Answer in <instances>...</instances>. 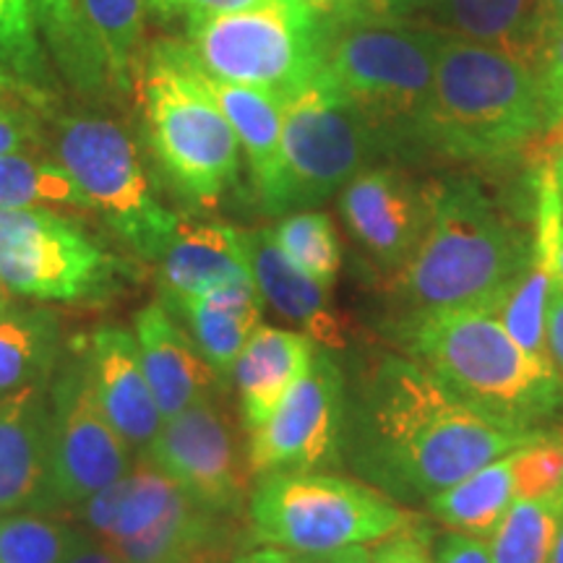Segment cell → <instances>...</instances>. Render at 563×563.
I'll list each match as a JSON object with an SVG mask.
<instances>
[{
    "instance_id": "obj_18",
    "label": "cell",
    "mask_w": 563,
    "mask_h": 563,
    "mask_svg": "<svg viewBox=\"0 0 563 563\" xmlns=\"http://www.w3.org/2000/svg\"><path fill=\"white\" fill-rule=\"evenodd\" d=\"M81 357L104 418L131 452L144 454L165 420L144 376L136 336L121 323H104L89 334Z\"/></svg>"
},
{
    "instance_id": "obj_43",
    "label": "cell",
    "mask_w": 563,
    "mask_h": 563,
    "mask_svg": "<svg viewBox=\"0 0 563 563\" xmlns=\"http://www.w3.org/2000/svg\"><path fill=\"white\" fill-rule=\"evenodd\" d=\"M3 100H19L24 104H32V108H37V104L45 102L47 97L40 95V91H34L32 87H26V84H21L11 70L0 63V104H3Z\"/></svg>"
},
{
    "instance_id": "obj_22",
    "label": "cell",
    "mask_w": 563,
    "mask_h": 563,
    "mask_svg": "<svg viewBox=\"0 0 563 563\" xmlns=\"http://www.w3.org/2000/svg\"><path fill=\"white\" fill-rule=\"evenodd\" d=\"M253 282L264 302L285 319L298 323L302 334L323 350H344L350 342L347 321L329 302V290L302 274L274 243L272 230L243 232Z\"/></svg>"
},
{
    "instance_id": "obj_10",
    "label": "cell",
    "mask_w": 563,
    "mask_h": 563,
    "mask_svg": "<svg viewBox=\"0 0 563 563\" xmlns=\"http://www.w3.org/2000/svg\"><path fill=\"white\" fill-rule=\"evenodd\" d=\"M53 131L55 157L79 183L89 209L136 256L157 262L180 214L159 201L136 139L121 123L91 112L60 115Z\"/></svg>"
},
{
    "instance_id": "obj_51",
    "label": "cell",
    "mask_w": 563,
    "mask_h": 563,
    "mask_svg": "<svg viewBox=\"0 0 563 563\" xmlns=\"http://www.w3.org/2000/svg\"><path fill=\"white\" fill-rule=\"evenodd\" d=\"M9 302H11V292L5 290V287H3V282H0V308H3V306H9Z\"/></svg>"
},
{
    "instance_id": "obj_6",
    "label": "cell",
    "mask_w": 563,
    "mask_h": 563,
    "mask_svg": "<svg viewBox=\"0 0 563 563\" xmlns=\"http://www.w3.org/2000/svg\"><path fill=\"white\" fill-rule=\"evenodd\" d=\"M144 112L152 152L173 186L211 207L241 175V144L209 91L194 79L188 45L162 40L144 70Z\"/></svg>"
},
{
    "instance_id": "obj_33",
    "label": "cell",
    "mask_w": 563,
    "mask_h": 563,
    "mask_svg": "<svg viewBox=\"0 0 563 563\" xmlns=\"http://www.w3.org/2000/svg\"><path fill=\"white\" fill-rule=\"evenodd\" d=\"M84 532L40 511L0 514V563H66Z\"/></svg>"
},
{
    "instance_id": "obj_16",
    "label": "cell",
    "mask_w": 563,
    "mask_h": 563,
    "mask_svg": "<svg viewBox=\"0 0 563 563\" xmlns=\"http://www.w3.org/2000/svg\"><path fill=\"white\" fill-rule=\"evenodd\" d=\"M435 183L399 167H368L342 188L340 211L350 235L382 269L397 274L410 262L433 217Z\"/></svg>"
},
{
    "instance_id": "obj_12",
    "label": "cell",
    "mask_w": 563,
    "mask_h": 563,
    "mask_svg": "<svg viewBox=\"0 0 563 563\" xmlns=\"http://www.w3.org/2000/svg\"><path fill=\"white\" fill-rule=\"evenodd\" d=\"M347 384L332 350L316 347L311 368L262 428L249 433L251 475L321 473L342 462Z\"/></svg>"
},
{
    "instance_id": "obj_15",
    "label": "cell",
    "mask_w": 563,
    "mask_h": 563,
    "mask_svg": "<svg viewBox=\"0 0 563 563\" xmlns=\"http://www.w3.org/2000/svg\"><path fill=\"white\" fill-rule=\"evenodd\" d=\"M559 485H563V431H548L543 439L511 449L428 498L426 506L449 530L488 538L514 504Z\"/></svg>"
},
{
    "instance_id": "obj_14",
    "label": "cell",
    "mask_w": 563,
    "mask_h": 563,
    "mask_svg": "<svg viewBox=\"0 0 563 563\" xmlns=\"http://www.w3.org/2000/svg\"><path fill=\"white\" fill-rule=\"evenodd\" d=\"M51 405L55 506H81L131 473L133 452L97 405L81 352L53 382Z\"/></svg>"
},
{
    "instance_id": "obj_25",
    "label": "cell",
    "mask_w": 563,
    "mask_h": 563,
    "mask_svg": "<svg viewBox=\"0 0 563 563\" xmlns=\"http://www.w3.org/2000/svg\"><path fill=\"white\" fill-rule=\"evenodd\" d=\"M188 58H191L194 79L209 91L217 108L222 110L224 121L230 123L235 133L238 144L245 152L251 165L253 186H256L258 201L269 194L279 170V150H282V112L285 102L277 100L266 91L238 87V84L222 81L217 76L207 74L194 58L191 47H188Z\"/></svg>"
},
{
    "instance_id": "obj_24",
    "label": "cell",
    "mask_w": 563,
    "mask_h": 563,
    "mask_svg": "<svg viewBox=\"0 0 563 563\" xmlns=\"http://www.w3.org/2000/svg\"><path fill=\"white\" fill-rule=\"evenodd\" d=\"M159 302L175 316V321L183 323L203 361L222 378L232 376L245 342L262 327L264 298L253 279L235 282V285L201 295V298Z\"/></svg>"
},
{
    "instance_id": "obj_8",
    "label": "cell",
    "mask_w": 563,
    "mask_h": 563,
    "mask_svg": "<svg viewBox=\"0 0 563 563\" xmlns=\"http://www.w3.org/2000/svg\"><path fill=\"white\" fill-rule=\"evenodd\" d=\"M249 514L258 543L290 553H329L378 543L415 519L382 490L329 473L258 477Z\"/></svg>"
},
{
    "instance_id": "obj_2",
    "label": "cell",
    "mask_w": 563,
    "mask_h": 563,
    "mask_svg": "<svg viewBox=\"0 0 563 563\" xmlns=\"http://www.w3.org/2000/svg\"><path fill=\"white\" fill-rule=\"evenodd\" d=\"M534 230L475 180L435 183L433 217L412 258L394 274L397 332L435 316L496 311L532 256Z\"/></svg>"
},
{
    "instance_id": "obj_20",
    "label": "cell",
    "mask_w": 563,
    "mask_h": 563,
    "mask_svg": "<svg viewBox=\"0 0 563 563\" xmlns=\"http://www.w3.org/2000/svg\"><path fill=\"white\" fill-rule=\"evenodd\" d=\"M133 336L162 420L220 397L224 378L203 361L186 329L162 302L141 308L133 321Z\"/></svg>"
},
{
    "instance_id": "obj_26",
    "label": "cell",
    "mask_w": 563,
    "mask_h": 563,
    "mask_svg": "<svg viewBox=\"0 0 563 563\" xmlns=\"http://www.w3.org/2000/svg\"><path fill=\"white\" fill-rule=\"evenodd\" d=\"M224 519L178 488L150 522L112 548L125 563H201L222 543Z\"/></svg>"
},
{
    "instance_id": "obj_17",
    "label": "cell",
    "mask_w": 563,
    "mask_h": 563,
    "mask_svg": "<svg viewBox=\"0 0 563 563\" xmlns=\"http://www.w3.org/2000/svg\"><path fill=\"white\" fill-rule=\"evenodd\" d=\"M58 511L51 386L0 397V514Z\"/></svg>"
},
{
    "instance_id": "obj_4",
    "label": "cell",
    "mask_w": 563,
    "mask_h": 563,
    "mask_svg": "<svg viewBox=\"0 0 563 563\" xmlns=\"http://www.w3.org/2000/svg\"><path fill=\"white\" fill-rule=\"evenodd\" d=\"M441 37L418 21L327 19L323 70L368 118L384 150H426Z\"/></svg>"
},
{
    "instance_id": "obj_13",
    "label": "cell",
    "mask_w": 563,
    "mask_h": 563,
    "mask_svg": "<svg viewBox=\"0 0 563 563\" xmlns=\"http://www.w3.org/2000/svg\"><path fill=\"white\" fill-rule=\"evenodd\" d=\"M141 460L222 517L241 514L251 498L249 456L222 407V397L162 422Z\"/></svg>"
},
{
    "instance_id": "obj_49",
    "label": "cell",
    "mask_w": 563,
    "mask_h": 563,
    "mask_svg": "<svg viewBox=\"0 0 563 563\" xmlns=\"http://www.w3.org/2000/svg\"><path fill=\"white\" fill-rule=\"evenodd\" d=\"M553 175H555V186H559L561 201H563V150L559 152V157L553 162Z\"/></svg>"
},
{
    "instance_id": "obj_34",
    "label": "cell",
    "mask_w": 563,
    "mask_h": 563,
    "mask_svg": "<svg viewBox=\"0 0 563 563\" xmlns=\"http://www.w3.org/2000/svg\"><path fill=\"white\" fill-rule=\"evenodd\" d=\"M0 63L21 84L47 97L51 63L45 60L32 0H0Z\"/></svg>"
},
{
    "instance_id": "obj_35",
    "label": "cell",
    "mask_w": 563,
    "mask_h": 563,
    "mask_svg": "<svg viewBox=\"0 0 563 563\" xmlns=\"http://www.w3.org/2000/svg\"><path fill=\"white\" fill-rule=\"evenodd\" d=\"M433 527L415 517L412 522L368 548L371 563H433Z\"/></svg>"
},
{
    "instance_id": "obj_27",
    "label": "cell",
    "mask_w": 563,
    "mask_h": 563,
    "mask_svg": "<svg viewBox=\"0 0 563 563\" xmlns=\"http://www.w3.org/2000/svg\"><path fill=\"white\" fill-rule=\"evenodd\" d=\"M60 321L47 308H0V397L47 389L60 365Z\"/></svg>"
},
{
    "instance_id": "obj_30",
    "label": "cell",
    "mask_w": 563,
    "mask_h": 563,
    "mask_svg": "<svg viewBox=\"0 0 563 563\" xmlns=\"http://www.w3.org/2000/svg\"><path fill=\"white\" fill-rule=\"evenodd\" d=\"M81 11L110 89H131L144 26V0H81Z\"/></svg>"
},
{
    "instance_id": "obj_23",
    "label": "cell",
    "mask_w": 563,
    "mask_h": 563,
    "mask_svg": "<svg viewBox=\"0 0 563 563\" xmlns=\"http://www.w3.org/2000/svg\"><path fill=\"white\" fill-rule=\"evenodd\" d=\"M316 347L319 344L308 334L264 323L251 334L232 368L245 433H253L272 418L282 399L311 368Z\"/></svg>"
},
{
    "instance_id": "obj_46",
    "label": "cell",
    "mask_w": 563,
    "mask_h": 563,
    "mask_svg": "<svg viewBox=\"0 0 563 563\" xmlns=\"http://www.w3.org/2000/svg\"><path fill=\"white\" fill-rule=\"evenodd\" d=\"M232 563H295V555L282 548H262V551H251L238 555Z\"/></svg>"
},
{
    "instance_id": "obj_42",
    "label": "cell",
    "mask_w": 563,
    "mask_h": 563,
    "mask_svg": "<svg viewBox=\"0 0 563 563\" xmlns=\"http://www.w3.org/2000/svg\"><path fill=\"white\" fill-rule=\"evenodd\" d=\"M66 563H125L121 555L115 553V548L104 543L97 534L84 532L81 543L74 548V553L68 555Z\"/></svg>"
},
{
    "instance_id": "obj_1",
    "label": "cell",
    "mask_w": 563,
    "mask_h": 563,
    "mask_svg": "<svg viewBox=\"0 0 563 563\" xmlns=\"http://www.w3.org/2000/svg\"><path fill=\"white\" fill-rule=\"evenodd\" d=\"M545 433L481 412L412 357L384 355L347 394L342 462L391 501L426 504Z\"/></svg>"
},
{
    "instance_id": "obj_28",
    "label": "cell",
    "mask_w": 563,
    "mask_h": 563,
    "mask_svg": "<svg viewBox=\"0 0 563 563\" xmlns=\"http://www.w3.org/2000/svg\"><path fill=\"white\" fill-rule=\"evenodd\" d=\"M32 11L63 79L81 95L108 89L102 58L84 24L81 0H32Z\"/></svg>"
},
{
    "instance_id": "obj_31",
    "label": "cell",
    "mask_w": 563,
    "mask_h": 563,
    "mask_svg": "<svg viewBox=\"0 0 563 563\" xmlns=\"http://www.w3.org/2000/svg\"><path fill=\"white\" fill-rule=\"evenodd\" d=\"M89 209L79 183L60 162L19 152L0 157V209Z\"/></svg>"
},
{
    "instance_id": "obj_37",
    "label": "cell",
    "mask_w": 563,
    "mask_h": 563,
    "mask_svg": "<svg viewBox=\"0 0 563 563\" xmlns=\"http://www.w3.org/2000/svg\"><path fill=\"white\" fill-rule=\"evenodd\" d=\"M272 3H279V0H150L152 11L165 19L214 16V13L264 9V5H272Z\"/></svg>"
},
{
    "instance_id": "obj_39",
    "label": "cell",
    "mask_w": 563,
    "mask_h": 563,
    "mask_svg": "<svg viewBox=\"0 0 563 563\" xmlns=\"http://www.w3.org/2000/svg\"><path fill=\"white\" fill-rule=\"evenodd\" d=\"M540 76H543L551 123H555L559 118H563V30L553 34L543 68H540Z\"/></svg>"
},
{
    "instance_id": "obj_29",
    "label": "cell",
    "mask_w": 563,
    "mask_h": 563,
    "mask_svg": "<svg viewBox=\"0 0 563 563\" xmlns=\"http://www.w3.org/2000/svg\"><path fill=\"white\" fill-rule=\"evenodd\" d=\"M563 519V485L522 498L485 538L493 563H548Z\"/></svg>"
},
{
    "instance_id": "obj_11",
    "label": "cell",
    "mask_w": 563,
    "mask_h": 563,
    "mask_svg": "<svg viewBox=\"0 0 563 563\" xmlns=\"http://www.w3.org/2000/svg\"><path fill=\"white\" fill-rule=\"evenodd\" d=\"M133 277L125 258L53 209H0V282L19 298L89 306Z\"/></svg>"
},
{
    "instance_id": "obj_7",
    "label": "cell",
    "mask_w": 563,
    "mask_h": 563,
    "mask_svg": "<svg viewBox=\"0 0 563 563\" xmlns=\"http://www.w3.org/2000/svg\"><path fill=\"white\" fill-rule=\"evenodd\" d=\"M188 47L207 74L290 102L323 70L327 19L300 0L188 19Z\"/></svg>"
},
{
    "instance_id": "obj_45",
    "label": "cell",
    "mask_w": 563,
    "mask_h": 563,
    "mask_svg": "<svg viewBox=\"0 0 563 563\" xmlns=\"http://www.w3.org/2000/svg\"><path fill=\"white\" fill-rule=\"evenodd\" d=\"M300 3H306L308 9H313L323 19H336V16H347V13H357L352 0H300Z\"/></svg>"
},
{
    "instance_id": "obj_3",
    "label": "cell",
    "mask_w": 563,
    "mask_h": 563,
    "mask_svg": "<svg viewBox=\"0 0 563 563\" xmlns=\"http://www.w3.org/2000/svg\"><path fill=\"white\" fill-rule=\"evenodd\" d=\"M551 125L540 70L475 42L441 37L426 150L462 162H509Z\"/></svg>"
},
{
    "instance_id": "obj_36",
    "label": "cell",
    "mask_w": 563,
    "mask_h": 563,
    "mask_svg": "<svg viewBox=\"0 0 563 563\" xmlns=\"http://www.w3.org/2000/svg\"><path fill=\"white\" fill-rule=\"evenodd\" d=\"M32 104H0V157L32 150L40 139V121Z\"/></svg>"
},
{
    "instance_id": "obj_47",
    "label": "cell",
    "mask_w": 563,
    "mask_h": 563,
    "mask_svg": "<svg viewBox=\"0 0 563 563\" xmlns=\"http://www.w3.org/2000/svg\"><path fill=\"white\" fill-rule=\"evenodd\" d=\"M548 3V13H551V24H553V34L563 30V0H545Z\"/></svg>"
},
{
    "instance_id": "obj_41",
    "label": "cell",
    "mask_w": 563,
    "mask_h": 563,
    "mask_svg": "<svg viewBox=\"0 0 563 563\" xmlns=\"http://www.w3.org/2000/svg\"><path fill=\"white\" fill-rule=\"evenodd\" d=\"M357 13H368V16L378 19H397L410 21L418 16L420 0H352Z\"/></svg>"
},
{
    "instance_id": "obj_5",
    "label": "cell",
    "mask_w": 563,
    "mask_h": 563,
    "mask_svg": "<svg viewBox=\"0 0 563 563\" xmlns=\"http://www.w3.org/2000/svg\"><path fill=\"white\" fill-rule=\"evenodd\" d=\"M412 361L456 397L490 418L525 431H548L563 410V384L506 334L496 311L435 316L405 329Z\"/></svg>"
},
{
    "instance_id": "obj_21",
    "label": "cell",
    "mask_w": 563,
    "mask_h": 563,
    "mask_svg": "<svg viewBox=\"0 0 563 563\" xmlns=\"http://www.w3.org/2000/svg\"><path fill=\"white\" fill-rule=\"evenodd\" d=\"M157 262L162 300L201 298L235 282L253 279L243 232L224 222L180 217Z\"/></svg>"
},
{
    "instance_id": "obj_44",
    "label": "cell",
    "mask_w": 563,
    "mask_h": 563,
    "mask_svg": "<svg viewBox=\"0 0 563 563\" xmlns=\"http://www.w3.org/2000/svg\"><path fill=\"white\" fill-rule=\"evenodd\" d=\"M295 563H371V551L365 545H347L329 553H292Z\"/></svg>"
},
{
    "instance_id": "obj_48",
    "label": "cell",
    "mask_w": 563,
    "mask_h": 563,
    "mask_svg": "<svg viewBox=\"0 0 563 563\" xmlns=\"http://www.w3.org/2000/svg\"><path fill=\"white\" fill-rule=\"evenodd\" d=\"M548 563H563V519H561L559 534H555V543H553V553H551V561H548Z\"/></svg>"
},
{
    "instance_id": "obj_50",
    "label": "cell",
    "mask_w": 563,
    "mask_h": 563,
    "mask_svg": "<svg viewBox=\"0 0 563 563\" xmlns=\"http://www.w3.org/2000/svg\"><path fill=\"white\" fill-rule=\"evenodd\" d=\"M555 279L563 287V228H561V241H559V253H555Z\"/></svg>"
},
{
    "instance_id": "obj_9",
    "label": "cell",
    "mask_w": 563,
    "mask_h": 563,
    "mask_svg": "<svg viewBox=\"0 0 563 563\" xmlns=\"http://www.w3.org/2000/svg\"><path fill=\"white\" fill-rule=\"evenodd\" d=\"M382 150L368 118L321 70L298 97L285 102L279 170L262 209L292 214L316 207L368 170L373 154Z\"/></svg>"
},
{
    "instance_id": "obj_40",
    "label": "cell",
    "mask_w": 563,
    "mask_h": 563,
    "mask_svg": "<svg viewBox=\"0 0 563 563\" xmlns=\"http://www.w3.org/2000/svg\"><path fill=\"white\" fill-rule=\"evenodd\" d=\"M548 352H551V363L563 384V287L559 282H555L551 308H548Z\"/></svg>"
},
{
    "instance_id": "obj_19",
    "label": "cell",
    "mask_w": 563,
    "mask_h": 563,
    "mask_svg": "<svg viewBox=\"0 0 563 563\" xmlns=\"http://www.w3.org/2000/svg\"><path fill=\"white\" fill-rule=\"evenodd\" d=\"M418 16L443 37L493 47L534 70L553 40L545 0H420Z\"/></svg>"
},
{
    "instance_id": "obj_38",
    "label": "cell",
    "mask_w": 563,
    "mask_h": 563,
    "mask_svg": "<svg viewBox=\"0 0 563 563\" xmlns=\"http://www.w3.org/2000/svg\"><path fill=\"white\" fill-rule=\"evenodd\" d=\"M433 563H493L485 538L446 530L435 534Z\"/></svg>"
},
{
    "instance_id": "obj_32",
    "label": "cell",
    "mask_w": 563,
    "mask_h": 563,
    "mask_svg": "<svg viewBox=\"0 0 563 563\" xmlns=\"http://www.w3.org/2000/svg\"><path fill=\"white\" fill-rule=\"evenodd\" d=\"M274 243L292 266L332 290L342 269V249L334 222L321 211H292L272 230Z\"/></svg>"
}]
</instances>
